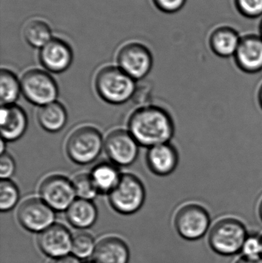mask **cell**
<instances>
[{
	"mask_svg": "<svg viewBox=\"0 0 262 263\" xmlns=\"http://www.w3.org/2000/svg\"><path fill=\"white\" fill-rule=\"evenodd\" d=\"M74 190L78 199L92 201L99 193L92 181L90 173H80L72 179Z\"/></svg>",
	"mask_w": 262,
	"mask_h": 263,
	"instance_id": "26",
	"label": "cell"
},
{
	"mask_svg": "<svg viewBox=\"0 0 262 263\" xmlns=\"http://www.w3.org/2000/svg\"><path fill=\"white\" fill-rule=\"evenodd\" d=\"M19 190L11 179H2L0 182V210L2 212L12 210L19 200Z\"/></svg>",
	"mask_w": 262,
	"mask_h": 263,
	"instance_id": "24",
	"label": "cell"
},
{
	"mask_svg": "<svg viewBox=\"0 0 262 263\" xmlns=\"http://www.w3.org/2000/svg\"><path fill=\"white\" fill-rule=\"evenodd\" d=\"M259 35H261V36L262 37V20L261 23H260L259 24Z\"/></svg>",
	"mask_w": 262,
	"mask_h": 263,
	"instance_id": "36",
	"label": "cell"
},
{
	"mask_svg": "<svg viewBox=\"0 0 262 263\" xmlns=\"http://www.w3.org/2000/svg\"><path fill=\"white\" fill-rule=\"evenodd\" d=\"M55 211L41 198L32 197L20 204L17 219L23 228L33 233H42L55 221Z\"/></svg>",
	"mask_w": 262,
	"mask_h": 263,
	"instance_id": "11",
	"label": "cell"
},
{
	"mask_svg": "<svg viewBox=\"0 0 262 263\" xmlns=\"http://www.w3.org/2000/svg\"><path fill=\"white\" fill-rule=\"evenodd\" d=\"M49 263H80L78 258L74 256H63V257L56 258L52 259Z\"/></svg>",
	"mask_w": 262,
	"mask_h": 263,
	"instance_id": "31",
	"label": "cell"
},
{
	"mask_svg": "<svg viewBox=\"0 0 262 263\" xmlns=\"http://www.w3.org/2000/svg\"><path fill=\"white\" fill-rule=\"evenodd\" d=\"M22 93L21 81L12 71L2 69L0 72L1 106L15 104Z\"/></svg>",
	"mask_w": 262,
	"mask_h": 263,
	"instance_id": "23",
	"label": "cell"
},
{
	"mask_svg": "<svg viewBox=\"0 0 262 263\" xmlns=\"http://www.w3.org/2000/svg\"><path fill=\"white\" fill-rule=\"evenodd\" d=\"M210 216L203 205L189 202L178 208L174 225L178 234L188 240H197L205 236L210 227Z\"/></svg>",
	"mask_w": 262,
	"mask_h": 263,
	"instance_id": "7",
	"label": "cell"
},
{
	"mask_svg": "<svg viewBox=\"0 0 262 263\" xmlns=\"http://www.w3.org/2000/svg\"><path fill=\"white\" fill-rule=\"evenodd\" d=\"M20 81L22 93L28 102L35 106L42 107L54 103L58 98L56 81L46 71L30 69L23 74Z\"/></svg>",
	"mask_w": 262,
	"mask_h": 263,
	"instance_id": "6",
	"label": "cell"
},
{
	"mask_svg": "<svg viewBox=\"0 0 262 263\" xmlns=\"http://www.w3.org/2000/svg\"><path fill=\"white\" fill-rule=\"evenodd\" d=\"M95 246L92 235L86 232H79L72 236V253L78 259H86L92 256Z\"/></svg>",
	"mask_w": 262,
	"mask_h": 263,
	"instance_id": "25",
	"label": "cell"
},
{
	"mask_svg": "<svg viewBox=\"0 0 262 263\" xmlns=\"http://www.w3.org/2000/svg\"><path fill=\"white\" fill-rule=\"evenodd\" d=\"M235 263H262V256L259 258H248L243 256Z\"/></svg>",
	"mask_w": 262,
	"mask_h": 263,
	"instance_id": "32",
	"label": "cell"
},
{
	"mask_svg": "<svg viewBox=\"0 0 262 263\" xmlns=\"http://www.w3.org/2000/svg\"><path fill=\"white\" fill-rule=\"evenodd\" d=\"M6 141L3 140V139H2V140H1V154H3V153H6V150H5V147L6 146Z\"/></svg>",
	"mask_w": 262,
	"mask_h": 263,
	"instance_id": "35",
	"label": "cell"
},
{
	"mask_svg": "<svg viewBox=\"0 0 262 263\" xmlns=\"http://www.w3.org/2000/svg\"><path fill=\"white\" fill-rule=\"evenodd\" d=\"M90 175L98 193L108 195L118 185L122 176L118 165L112 162L97 164Z\"/></svg>",
	"mask_w": 262,
	"mask_h": 263,
	"instance_id": "21",
	"label": "cell"
},
{
	"mask_svg": "<svg viewBox=\"0 0 262 263\" xmlns=\"http://www.w3.org/2000/svg\"><path fill=\"white\" fill-rule=\"evenodd\" d=\"M16 170L15 159L8 153L1 154L0 158V177L1 179H10Z\"/></svg>",
	"mask_w": 262,
	"mask_h": 263,
	"instance_id": "29",
	"label": "cell"
},
{
	"mask_svg": "<svg viewBox=\"0 0 262 263\" xmlns=\"http://www.w3.org/2000/svg\"><path fill=\"white\" fill-rule=\"evenodd\" d=\"M241 39V35L235 28L229 26H218L214 29L209 35V47L218 57H233Z\"/></svg>",
	"mask_w": 262,
	"mask_h": 263,
	"instance_id": "17",
	"label": "cell"
},
{
	"mask_svg": "<svg viewBox=\"0 0 262 263\" xmlns=\"http://www.w3.org/2000/svg\"><path fill=\"white\" fill-rule=\"evenodd\" d=\"M39 61L48 72L62 73L73 61V52L69 43L59 38H52L40 49Z\"/></svg>",
	"mask_w": 262,
	"mask_h": 263,
	"instance_id": "12",
	"label": "cell"
},
{
	"mask_svg": "<svg viewBox=\"0 0 262 263\" xmlns=\"http://www.w3.org/2000/svg\"><path fill=\"white\" fill-rule=\"evenodd\" d=\"M178 150L170 142L150 147L146 154V162L150 171L158 176L172 174L178 165Z\"/></svg>",
	"mask_w": 262,
	"mask_h": 263,
	"instance_id": "15",
	"label": "cell"
},
{
	"mask_svg": "<svg viewBox=\"0 0 262 263\" xmlns=\"http://www.w3.org/2000/svg\"><path fill=\"white\" fill-rule=\"evenodd\" d=\"M103 148V135L91 126L75 129L69 135L66 143L68 157L78 165H89L95 162Z\"/></svg>",
	"mask_w": 262,
	"mask_h": 263,
	"instance_id": "4",
	"label": "cell"
},
{
	"mask_svg": "<svg viewBox=\"0 0 262 263\" xmlns=\"http://www.w3.org/2000/svg\"><path fill=\"white\" fill-rule=\"evenodd\" d=\"M155 6L165 13H175L186 6L187 0H152Z\"/></svg>",
	"mask_w": 262,
	"mask_h": 263,
	"instance_id": "30",
	"label": "cell"
},
{
	"mask_svg": "<svg viewBox=\"0 0 262 263\" xmlns=\"http://www.w3.org/2000/svg\"><path fill=\"white\" fill-rule=\"evenodd\" d=\"M72 236L65 226L54 223L38 237V246L46 256L53 259L68 256L72 252Z\"/></svg>",
	"mask_w": 262,
	"mask_h": 263,
	"instance_id": "13",
	"label": "cell"
},
{
	"mask_svg": "<svg viewBox=\"0 0 262 263\" xmlns=\"http://www.w3.org/2000/svg\"><path fill=\"white\" fill-rule=\"evenodd\" d=\"M86 263H94V262H86Z\"/></svg>",
	"mask_w": 262,
	"mask_h": 263,
	"instance_id": "37",
	"label": "cell"
},
{
	"mask_svg": "<svg viewBox=\"0 0 262 263\" xmlns=\"http://www.w3.org/2000/svg\"><path fill=\"white\" fill-rule=\"evenodd\" d=\"M261 240H262V236H261Z\"/></svg>",
	"mask_w": 262,
	"mask_h": 263,
	"instance_id": "38",
	"label": "cell"
},
{
	"mask_svg": "<svg viewBox=\"0 0 262 263\" xmlns=\"http://www.w3.org/2000/svg\"><path fill=\"white\" fill-rule=\"evenodd\" d=\"M258 102L259 104L260 107L262 109V83L260 85L259 89L258 90Z\"/></svg>",
	"mask_w": 262,
	"mask_h": 263,
	"instance_id": "33",
	"label": "cell"
},
{
	"mask_svg": "<svg viewBox=\"0 0 262 263\" xmlns=\"http://www.w3.org/2000/svg\"><path fill=\"white\" fill-rule=\"evenodd\" d=\"M237 11L246 18L262 16V0H234Z\"/></svg>",
	"mask_w": 262,
	"mask_h": 263,
	"instance_id": "27",
	"label": "cell"
},
{
	"mask_svg": "<svg viewBox=\"0 0 262 263\" xmlns=\"http://www.w3.org/2000/svg\"><path fill=\"white\" fill-rule=\"evenodd\" d=\"M146 194L144 184L138 176L123 173L118 185L109 194V203L120 214H134L143 207Z\"/></svg>",
	"mask_w": 262,
	"mask_h": 263,
	"instance_id": "5",
	"label": "cell"
},
{
	"mask_svg": "<svg viewBox=\"0 0 262 263\" xmlns=\"http://www.w3.org/2000/svg\"><path fill=\"white\" fill-rule=\"evenodd\" d=\"M258 215H259L260 219L262 221V196L258 202Z\"/></svg>",
	"mask_w": 262,
	"mask_h": 263,
	"instance_id": "34",
	"label": "cell"
},
{
	"mask_svg": "<svg viewBox=\"0 0 262 263\" xmlns=\"http://www.w3.org/2000/svg\"><path fill=\"white\" fill-rule=\"evenodd\" d=\"M92 259L94 263H128L129 248L119 238H103L95 246Z\"/></svg>",
	"mask_w": 262,
	"mask_h": 263,
	"instance_id": "18",
	"label": "cell"
},
{
	"mask_svg": "<svg viewBox=\"0 0 262 263\" xmlns=\"http://www.w3.org/2000/svg\"><path fill=\"white\" fill-rule=\"evenodd\" d=\"M95 89L98 97L106 103L124 104L133 98L137 89L136 80L118 66H105L95 76Z\"/></svg>",
	"mask_w": 262,
	"mask_h": 263,
	"instance_id": "2",
	"label": "cell"
},
{
	"mask_svg": "<svg viewBox=\"0 0 262 263\" xmlns=\"http://www.w3.org/2000/svg\"><path fill=\"white\" fill-rule=\"evenodd\" d=\"M238 69L254 74L262 70V37L256 34L241 35L239 46L233 57Z\"/></svg>",
	"mask_w": 262,
	"mask_h": 263,
	"instance_id": "14",
	"label": "cell"
},
{
	"mask_svg": "<svg viewBox=\"0 0 262 263\" xmlns=\"http://www.w3.org/2000/svg\"><path fill=\"white\" fill-rule=\"evenodd\" d=\"M104 149L112 163L118 166H129L138 157L139 144L129 131L118 129L106 136Z\"/></svg>",
	"mask_w": 262,
	"mask_h": 263,
	"instance_id": "10",
	"label": "cell"
},
{
	"mask_svg": "<svg viewBox=\"0 0 262 263\" xmlns=\"http://www.w3.org/2000/svg\"><path fill=\"white\" fill-rule=\"evenodd\" d=\"M23 35L29 46L38 49H42L53 38L50 26L44 20L38 18L30 20L26 23Z\"/></svg>",
	"mask_w": 262,
	"mask_h": 263,
	"instance_id": "22",
	"label": "cell"
},
{
	"mask_svg": "<svg viewBox=\"0 0 262 263\" xmlns=\"http://www.w3.org/2000/svg\"><path fill=\"white\" fill-rule=\"evenodd\" d=\"M2 139L15 142L23 137L28 128V117L16 104L2 106L0 110Z\"/></svg>",
	"mask_w": 262,
	"mask_h": 263,
	"instance_id": "16",
	"label": "cell"
},
{
	"mask_svg": "<svg viewBox=\"0 0 262 263\" xmlns=\"http://www.w3.org/2000/svg\"><path fill=\"white\" fill-rule=\"evenodd\" d=\"M37 120L45 131L50 133L61 131L68 121V114L62 103L55 101L39 107Z\"/></svg>",
	"mask_w": 262,
	"mask_h": 263,
	"instance_id": "20",
	"label": "cell"
},
{
	"mask_svg": "<svg viewBox=\"0 0 262 263\" xmlns=\"http://www.w3.org/2000/svg\"><path fill=\"white\" fill-rule=\"evenodd\" d=\"M243 256L248 258H259L262 256L261 236L256 235L248 236L241 248Z\"/></svg>",
	"mask_w": 262,
	"mask_h": 263,
	"instance_id": "28",
	"label": "cell"
},
{
	"mask_svg": "<svg viewBox=\"0 0 262 263\" xmlns=\"http://www.w3.org/2000/svg\"><path fill=\"white\" fill-rule=\"evenodd\" d=\"M40 198L54 211H66L75 200L76 194L72 181L63 175H51L39 185Z\"/></svg>",
	"mask_w": 262,
	"mask_h": 263,
	"instance_id": "9",
	"label": "cell"
},
{
	"mask_svg": "<svg viewBox=\"0 0 262 263\" xmlns=\"http://www.w3.org/2000/svg\"><path fill=\"white\" fill-rule=\"evenodd\" d=\"M66 217L74 227L87 229L96 222L98 211L92 201L77 198L66 210Z\"/></svg>",
	"mask_w": 262,
	"mask_h": 263,
	"instance_id": "19",
	"label": "cell"
},
{
	"mask_svg": "<svg viewBox=\"0 0 262 263\" xmlns=\"http://www.w3.org/2000/svg\"><path fill=\"white\" fill-rule=\"evenodd\" d=\"M248 236L246 227L241 221L235 218H223L211 228L209 243L218 254L232 256L241 251Z\"/></svg>",
	"mask_w": 262,
	"mask_h": 263,
	"instance_id": "3",
	"label": "cell"
},
{
	"mask_svg": "<svg viewBox=\"0 0 262 263\" xmlns=\"http://www.w3.org/2000/svg\"><path fill=\"white\" fill-rule=\"evenodd\" d=\"M128 131L142 146L150 147L170 142L175 133L172 116L153 105L135 109L128 120Z\"/></svg>",
	"mask_w": 262,
	"mask_h": 263,
	"instance_id": "1",
	"label": "cell"
},
{
	"mask_svg": "<svg viewBox=\"0 0 262 263\" xmlns=\"http://www.w3.org/2000/svg\"><path fill=\"white\" fill-rule=\"evenodd\" d=\"M118 66L135 80L149 75L153 66V57L149 48L137 42L122 46L117 54Z\"/></svg>",
	"mask_w": 262,
	"mask_h": 263,
	"instance_id": "8",
	"label": "cell"
}]
</instances>
